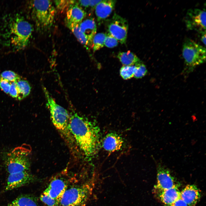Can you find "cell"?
Masks as SVG:
<instances>
[{
  "mask_svg": "<svg viewBox=\"0 0 206 206\" xmlns=\"http://www.w3.org/2000/svg\"><path fill=\"white\" fill-rule=\"evenodd\" d=\"M69 126L73 137L85 155L94 156L100 146L98 127L74 111L70 114Z\"/></svg>",
  "mask_w": 206,
  "mask_h": 206,
  "instance_id": "obj_1",
  "label": "cell"
},
{
  "mask_svg": "<svg viewBox=\"0 0 206 206\" xmlns=\"http://www.w3.org/2000/svg\"><path fill=\"white\" fill-rule=\"evenodd\" d=\"M33 30L31 24L23 16L17 14L9 18L4 23L1 35L7 46L20 50L27 45Z\"/></svg>",
  "mask_w": 206,
  "mask_h": 206,
  "instance_id": "obj_2",
  "label": "cell"
},
{
  "mask_svg": "<svg viewBox=\"0 0 206 206\" xmlns=\"http://www.w3.org/2000/svg\"><path fill=\"white\" fill-rule=\"evenodd\" d=\"M29 9L31 17L37 31L42 34L48 32L53 26L56 14L52 1H31Z\"/></svg>",
  "mask_w": 206,
  "mask_h": 206,
  "instance_id": "obj_3",
  "label": "cell"
},
{
  "mask_svg": "<svg viewBox=\"0 0 206 206\" xmlns=\"http://www.w3.org/2000/svg\"><path fill=\"white\" fill-rule=\"evenodd\" d=\"M43 90L46 105L49 111L53 124L62 135L69 141L74 139L69 126L70 114L68 111L56 102L45 87Z\"/></svg>",
  "mask_w": 206,
  "mask_h": 206,
  "instance_id": "obj_4",
  "label": "cell"
},
{
  "mask_svg": "<svg viewBox=\"0 0 206 206\" xmlns=\"http://www.w3.org/2000/svg\"><path fill=\"white\" fill-rule=\"evenodd\" d=\"M182 55L185 64L183 74L187 76L197 66L205 62L206 49L193 40L188 39L183 43Z\"/></svg>",
  "mask_w": 206,
  "mask_h": 206,
  "instance_id": "obj_5",
  "label": "cell"
},
{
  "mask_svg": "<svg viewBox=\"0 0 206 206\" xmlns=\"http://www.w3.org/2000/svg\"><path fill=\"white\" fill-rule=\"evenodd\" d=\"M91 191V187L88 184L68 186L59 206H82L88 200Z\"/></svg>",
  "mask_w": 206,
  "mask_h": 206,
  "instance_id": "obj_6",
  "label": "cell"
},
{
  "mask_svg": "<svg viewBox=\"0 0 206 206\" xmlns=\"http://www.w3.org/2000/svg\"><path fill=\"white\" fill-rule=\"evenodd\" d=\"M28 151L23 145L15 148L8 154L5 167L9 174L29 171L30 164L27 157Z\"/></svg>",
  "mask_w": 206,
  "mask_h": 206,
  "instance_id": "obj_7",
  "label": "cell"
},
{
  "mask_svg": "<svg viewBox=\"0 0 206 206\" xmlns=\"http://www.w3.org/2000/svg\"><path fill=\"white\" fill-rule=\"evenodd\" d=\"M110 34L122 44L126 41L128 29L127 21L116 13H114L107 25Z\"/></svg>",
  "mask_w": 206,
  "mask_h": 206,
  "instance_id": "obj_8",
  "label": "cell"
},
{
  "mask_svg": "<svg viewBox=\"0 0 206 206\" xmlns=\"http://www.w3.org/2000/svg\"><path fill=\"white\" fill-rule=\"evenodd\" d=\"M188 29L199 33L206 31V11L205 9L193 8L189 9L185 18Z\"/></svg>",
  "mask_w": 206,
  "mask_h": 206,
  "instance_id": "obj_9",
  "label": "cell"
},
{
  "mask_svg": "<svg viewBox=\"0 0 206 206\" xmlns=\"http://www.w3.org/2000/svg\"><path fill=\"white\" fill-rule=\"evenodd\" d=\"M68 185V181L66 177L61 175H58L51 180L43 193L60 202Z\"/></svg>",
  "mask_w": 206,
  "mask_h": 206,
  "instance_id": "obj_10",
  "label": "cell"
},
{
  "mask_svg": "<svg viewBox=\"0 0 206 206\" xmlns=\"http://www.w3.org/2000/svg\"><path fill=\"white\" fill-rule=\"evenodd\" d=\"M157 183L155 189L164 190L179 187V183L169 169L161 163L157 164Z\"/></svg>",
  "mask_w": 206,
  "mask_h": 206,
  "instance_id": "obj_11",
  "label": "cell"
},
{
  "mask_svg": "<svg viewBox=\"0 0 206 206\" xmlns=\"http://www.w3.org/2000/svg\"><path fill=\"white\" fill-rule=\"evenodd\" d=\"M34 177L28 171L9 174L5 190H12L25 185L34 181Z\"/></svg>",
  "mask_w": 206,
  "mask_h": 206,
  "instance_id": "obj_12",
  "label": "cell"
},
{
  "mask_svg": "<svg viewBox=\"0 0 206 206\" xmlns=\"http://www.w3.org/2000/svg\"><path fill=\"white\" fill-rule=\"evenodd\" d=\"M181 198L188 206H195L201 197V194L197 187L189 185L180 192Z\"/></svg>",
  "mask_w": 206,
  "mask_h": 206,
  "instance_id": "obj_13",
  "label": "cell"
},
{
  "mask_svg": "<svg viewBox=\"0 0 206 206\" xmlns=\"http://www.w3.org/2000/svg\"><path fill=\"white\" fill-rule=\"evenodd\" d=\"M123 144V140L120 136L116 133L110 132L104 138L102 146L106 150L113 152L120 149Z\"/></svg>",
  "mask_w": 206,
  "mask_h": 206,
  "instance_id": "obj_14",
  "label": "cell"
},
{
  "mask_svg": "<svg viewBox=\"0 0 206 206\" xmlns=\"http://www.w3.org/2000/svg\"><path fill=\"white\" fill-rule=\"evenodd\" d=\"M86 15V13L79 6L77 2L71 6L67 11L65 23L79 24Z\"/></svg>",
  "mask_w": 206,
  "mask_h": 206,
  "instance_id": "obj_15",
  "label": "cell"
},
{
  "mask_svg": "<svg viewBox=\"0 0 206 206\" xmlns=\"http://www.w3.org/2000/svg\"><path fill=\"white\" fill-rule=\"evenodd\" d=\"M155 190L157 196L166 206L170 205L180 197L178 187L164 190L155 189Z\"/></svg>",
  "mask_w": 206,
  "mask_h": 206,
  "instance_id": "obj_16",
  "label": "cell"
},
{
  "mask_svg": "<svg viewBox=\"0 0 206 206\" xmlns=\"http://www.w3.org/2000/svg\"><path fill=\"white\" fill-rule=\"evenodd\" d=\"M116 1L102 0L95 7V12L99 23L108 17L114 9Z\"/></svg>",
  "mask_w": 206,
  "mask_h": 206,
  "instance_id": "obj_17",
  "label": "cell"
},
{
  "mask_svg": "<svg viewBox=\"0 0 206 206\" xmlns=\"http://www.w3.org/2000/svg\"><path fill=\"white\" fill-rule=\"evenodd\" d=\"M79 26L90 46L92 45V39L97 31L96 25L94 19L92 18L86 19L82 21L79 24Z\"/></svg>",
  "mask_w": 206,
  "mask_h": 206,
  "instance_id": "obj_18",
  "label": "cell"
},
{
  "mask_svg": "<svg viewBox=\"0 0 206 206\" xmlns=\"http://www.w3.org/2000/svg\"><path fill=\"white\" fill-rule=\"evenodd\" d=\"M6 206H38V205L34 196L25 194L19 196Z\"/></svg>",
  "mask_w": 206,
  "mask_h": 206,
  "instance_id": "obj_19",
  "label": "cell"
},
{
  "mask_svg": "<svg viewBox=\"0 0 206 206\" xmlns=\"http://www.w3.org/2000/svg\"><path fill=\"white\" fill-rule=\"evenodd\" d=\"M117 57L124 66H135L141 62L135 54L130 51L119 52Z\"/></svg>",
  "mask_w": 206,
  "mask_h": 206,
  "instance_id": "obj_20",
  "label": "cell"
},
{
  "mask_svg": "<svg viewBox=\"0 0 206 206\" xmlns=\"http://www.w3.org/2000/svg\"><path fill=\"white\" fill-rule=\"evenodd\" d=\"M15 82L19 92L17 99L19 100H21L29 95L31 92V87L27 80L22 79L21 78Z\"/></svg>",
  "mask_w": 206,
  "mask_h": 206,
  "instance_id": "obj_21",
  "label": "cell"
},
{
  "mask_svg": "<svg viewBox=\"0 0 206 206\" xmlns=\"http://www.w3.org/2000/svg\"><path fill=\"white\" fill-rule=\"evenodd\" d=\"M66 26L73 32L78 41L85 46L88 48L90 46L86 38L81 31L78 24L65 23Z\"/></svg>",
  "mask_w": 206,
  "mask_h": 206,
  "instance_id": "obj_22",
  "label": "cell"
},
{
  "mask_svg": "<svg viewBox=\"0 0 206 206\" xmlns=\"http://www.w3.org/2000/svg\"><path fill=\"white\" fill-rule=\"evenodd\" d=\"M106 36V34L103 33L95 34L93 39L92 45L94 52L104 47Z\"/></svg>",
  "mask_w": 206,
  "mask_h": 206,
  "instance_id": "obj_23",
  "label": "cell"
},
{
  "mask_svg": "<svg viewBox=\"0 0 206 206\" xmlns=\"http://www.w3.org/2000/svg\"><path fill=\"white\" fill-rule=\"evenodd\" d=\"M136 66H124L120 68V73L124 80H127L134 77Z\"/></svg>",
  "mask_w": 206,
  "mask_h": 206,
  "instance_id": "obj_24",
  "label": "cell"
},
{
  "mask_svg": "<svg viewBox=\"0 0 206 206\" xmlns=\"http://www.w3.org/2000/svg\"><path fill=\"white\" fill-rule=\"evenodd\" d=\"M54 1L57 8L62 12L67 11L71 6L77 2L75 0H56Z\"/></svg>",
  "mask_w": 206,
  "mask_h": 206,
  "instance_id": "obj_25",
  "label": "cell"
},
{
  "mask_svg": "<svg viewBox=\"0 0 206 206\" xmlns=\"http://www.w3.org/2000/svg\"><path fill=\"white\" fill-rule=\"evenodd\" d=\"M136 66L134 77L138 79L142 78L145 76L147 70L145 65L141 61L135 65Z\"/></svg>",
  "mask_w": 206,
  "mask_h": 206,
  "instance_id": "obj_26",
  "label": "cell"
},
{
  "mask_svg": "<svg viewBox=\"0 0 206 206\" xmlns=\"http://www.w3.org/2000/svg\"><path fill=\"white\" fill-rule=\"evenodd\" d=\"M0 77L11 82H15L21 78L17 74L11 70H6L3 72L1 74Z\"/></svg>",
  "mask_w": 206,
  "mask_h": 206,
  "instance_id": "obj_27",
  "label": "cell"
},
{
  "mask_svg": "<svg viewBox=\"0 0 206 206\" xmlns=\"http://www.w3.org/2000/svg\"><path fill=\"white\" fill-rule=\"evenodd\" d=\"M40 199L43 203L47 206H59V201L43 193L41 195Z\"/></svg>",
  "mask_w": 206,
  "mask_h": 206,
  "instance_id": "obj_28",
  "label": "cell"
},
{
  "mask_svg": "<svg viewBox=\"0 0 206 206\" xmlns=\"http://www.w3.org/2000/svg\"><path fill=\"white\" fill-rule=\"evenodd\" d=\"M118 44V41L109 33L106 34L104 41V45L109 48H113L117 46Z\"/></svg>",
  "mask_w": 206,
  "mask_h": 206,
  "instance_id": "obj_29",
  "label": "cell"
},
{
  "mask_svg": "<svg viewBox=\"0 0 206 206\" xmlns=\"http://www.w3.org/2000/svg\"><path fill=\"white\" fill-rule=\"evenodd\" d=\"M11 82L0 77V88L5 93L8 94L9 91Z\"/></svg>",
  "mask_w": 206,
  "mask_h": 206,
  "instance_id": "obj_30",
  "label": "cell"
},
{
  "mask_svg": "<svg viewBox=\"0 0 206 206\" xmlns=\"http://www.w3.org/2000/svg\"><path fill=\"white\" fill-rule=\"evenodd\" d=\"M9 94L13 98H17L19 95V92L15 82H11Z\"/></svg>",
  "mask_w": 206,
  "mask_h": 206,
  "instance_id": "obj_31",
  "label": "cell"
},
{
  "mask_svg": "<svg viewBox=\"0 0 206 206\" xmlns=\"http://www.w3.org/2000/svg\"><path fill=\"white\" fill-rule=\"evenodd\" d=\"M168 206H188L180 197L170 205Z\"/></svg>",
  "mask_w": 206,
  "mask_h": 206,
  "instance_id": "obj_32",
  "label": "cell"
},
{
  "mask_svg": "<svg viewBox=\"0 0 206 206\" xmlns=\"http://www.w3.org/2000/svg\"><path fill=\"white\" fill-rule=\"evenodd\" d=\"M201 34L200 39L202 43L206 45V31H203L199 33Z\"/></svg>",
  "mask_w": 206,
  "mask_h": 206,
  "instance_id": "obj_33",
  "label": "cell"
}]
</instances>
